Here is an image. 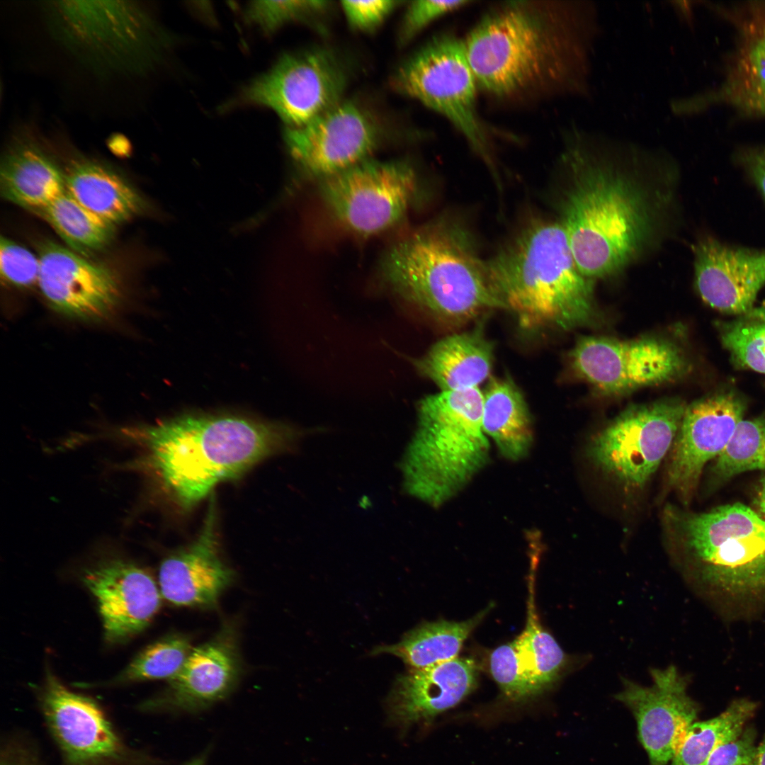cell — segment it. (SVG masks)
Instances as JSON below:
<instances>
[{"label": "cell", "mask_w": 765, "mask_h": 765, "mask_svg": "<svg viewBox=\"0 0 765 765\" xmlns=\"http://www.w3.org/2000/svg\"><path fill=\"white\" fill-rule=\"evenodd\" d=\"M601 33L590 1H505L489 7L463 39L480 90L523 104L589 96Z\"/></svg>", "instance_id": "1"}, {"label": "cell", "mask_w": 765, "mask_h": 765, "mask_svg": "<svg viewBox=\"0 0 765 765\" xmlns=\"http://www.w3.org/2000/svg\"><path fill=\"white\" fill-rule=\"evenodd\" d=\"M564 136L570 182L560 222L581 273L613 275L645 249L655 229L657 198L636 171L648 151L574 127Z\"/></svg>", "instance_id": "2"}, {"label": "cell", "mask_w": 765, "mask_h": 765, "mask_svg": "<svg viewBox=\"0 0 765 765\" xmlns=\"http://www.w3.org/2000/svg\"><path fill=\"white\" fill-rule=\"evenodd\" d=\"M139 449L123 470L152 477L183 508L286 448L289 426L237 414H184L123 431Z\"/></svg>", "instance_id": "3"}, {"label": "cell", "mask_w": 765, "mask_h": 765, "mask_svg": "<svg viewBox=\"0 0 765 765\" xmlns=\"http://www.w3.org/2000/svg\"><path fill=\"white\" fill-rule=\"evenodd\" d=\"M662 521L686 579L720 612L737 618L765 608V520L752 508L691 513L668 505Z\"/></svg>", "instance_id": "4"}, {"label": "cell", "mask_w": 765, "mask_h": 765, "mask_svg": "<svg viewBox=\"0 0 765 765\" xmlns=\"http://www.w3.org/2000/svg\"><path fill=\"white\" fill-rule=\"evenodd\" d=\"M486 262L522 329H572L592 317V280L579 271L560 222L533 221Z\"/></svg>", "instance_id": "5"}, {"label": "cell", "mask_w": 765, "mask_h": 765, "mask_svg": "<svg viewBox=\"0 0 765 765\" xmlns=\"http://www.w3.org/2000/svg\"><path fill=\"white\" fill-rule=\"evenodd\" d=\"M380 271L396 293L448 326L506 310L487 262L452 230L427 229L397 242L384 256Z\"/></svg>", "instance_id": "6"}, {"label": "cell", "mask_w": 765, "mask_h": 765, "mask_svg": "<svg viewBox=\"0 0 765 765\" xmlns=\"http://www.w3.org/2000/svg\"><path fill=\"white\" fill-rule=\"evenodd\" d=\"M479 387L440 391L423 398L407 460L410 492L434 506L453 498L489 460Z\"/></svg>", "instance_id": "7"}, {"label": "cell", "mask_w": 765, "mask_h": 765, "mask_svg": "<svg viewBox=\"0 0 765 765\" xmlns=\"http://www.w3.org/2000/svg\"><path fill=\"white\" fill-rule=\"evenodd\" d=\"M392 84L448 120L492 164L489 131L477 109L479 88L463 39L448 32L433 37L398 67Z\"/></svg>", "instance_id": "8"}, {"label": "cell", "mask_w": 765, "mask_h": 765, "mask_svg": "<svg viewBox=\"0 0 765 765\" xmlns=\"http://www.w3.org/2000/svg\"><path fill=\"white\" fill-rule=\"evenodd\" d=\"M686 407L667 399L628 408L591 439L588 459L625 494L640 492L668 455Z\"/></svg>", "instance_id": "9"}, {"label": "cell", "mask_w": 765, "mask_h": 765, "mask_svg": "<svg viewBox=\"0 0 765 765\" xmlns=\"http://www.w3.org/2000/svg\"><path fill=\"white\" fill-rule=\"evenodd\" d=\"M50 10L60 38L93 64L137 70L154 54V24L130 1H62L54 2Z\"/></svg>", "instance_id": "10"}, {"label": "cell", "mask_w": 765, "mask_h": 765, "mask_svg": "<svg viewBox=\"0 0 765 765\" xmlns=\"http://www.w3.org/2000/svg\"><path fill=\"white\" fill-rule=\"evenodd\" d=\"M416 181L407 162L367 159L322 180L320 194L343 227L368 237L389 229L405 215Z\"/></svg>", "instance_id": "11"}, {"label": "cell", "mask_w": 765, "mask_h": 765, "mask_svg": "<svg viewBox=\"0 0 765 765\" xmlns=\"http://www.w3.org/2000/svg\"><path fill=\"white\" fill-rule=\"evenodd\" d=\"M38 701L62 765L153 764L128 745L97 702L68 688L49 669Z\"/></svg>", "instance_id": "12"}, {"label": "cell", "mask_w": 765, "mask_h": 765, "mask_svg": "<svg viewBox=\"0 0 765 765\" xmlns=\"http://www.w3.org/2000/svg\"><path fill=\"white\" fill-rule=\"evenodd\" d=\"M570 358L579 377L610 395L679 380L690 368L679 345L655 337L584 336L577 341Z\"/></svg>", "instance_id": "13"}, {"label": "cell", "mask_w": 765, "mask_h": 765, "mask_svg": "<svg viewBox=\"0 0 765 765\" xmlns=\"http://www.w3.org/2000/svg\"><path fill=\"white\" fill-rule=\"evenodd\" d=\"M346 79L323 48L285 55L242 91L240 102L273 110L286 128L300 127L341 102Z\"/></svg>", "instance_id": "14"}, {"label": "cell", "mask_w": 765, "mask_h": 765, "mask_svg": "<svg viewBox=\"0 0 765 765\" xmlns=\"http://www.w3.org/2000/svg\"><path fill=\"white\" fill-rule=\"evenodd\" d=\"M379 135L361 106L342 100L304 125L285 128L284 137L302 171L322 181L367 160Z\"/></svg>", "instance_id": "15"}, {"label": "cell", "mask_w": 765, "mask_h": 765, "mask_svg": "<svg viewBox=\"0 0 765 765\" xmlns=\"http://www.w3.org/2000/svg\"><path fill=\"white\" fill-rule=\"evenodd\" d=\"M745 405L731 392L703 397L685 409L668 454L665 487L683 504H688L706 464L715 460L729 443L743 419Z\"/></svg>", "instance_id": "16"}, {"label": "cell", "mask_w": 765, "mask_h": 765, "mask_svg": "<svg viewBox=\"0 0 765 765\" xmlns=\"http://www.w3.org/2000/svg\"><path fill=\"white\" fill-rule=\"evenodd\" d=\"M650 675L651 686L623 679L615 698L633 713L650 765H666L694 722L699 707L687 693V679L675 666L652 669Z\"/></svg>", "instance_id": "17"}, {"label": "cell", "mask_w": 765, "mask_h": 765, "mask_svg": "<svg viewBox=\"0 0 765 765\" xmlns=\"http://www.w3.org/2000/svg\"><path fill=\"white\" fill-rule=\"evenodd\" d=\"M38 285L50 306L74 319L98 320L108 316L121 297L115 273L50 241L39 247Z\"/></svg>", "instance_id": "18"}, {"label": "cell", "mask_w": 765, "mask_h": 765, "mask_svg": "<svg viewBox=\"0 0 765 765\" xmlns=\"http://www.w3.org/2000/svg\"><path fill=\"white\" fill-rule=\"evenodd\" d=\"M82 581L93 594L110 644L144 630L161 606V592L149 573L117 555H106L84 570Z\"/></svg>", "instance_id": "19"}, {"label": "cell", "mask_w": 765, "mask_h": 765, "mask_svg": "<svg viewBox=\"0 0 765 765\" xmlns=\"http://www.w3.org/2000/svg\"><path fill=\"white\" fill-rule=\"evenodd\" d=\"M693 254L696 288L708 305L734 316L755 306L765 286V249L731 245L706 235L697 241Z\"/></svg>", "instance_id": "20"}, {"label": "cell", "mask_w": 765, "mask_h": 765, "mask_svg": "<svg viewBox=\"0 0 765 765\" xmlns=\"http://www.w3.org/2000/svg\"><path fill=\"white\" fill-rule=\"evenodd\" d=\"M240 662L232 633L225 629L193 648L165 689L143 702L146 712L203 710L226 698L237 684Z\"/></svg>", "instance_id": "21"}, {"label": "cell", "mask_w": 765, "mask_h": 765, "mask_svg": "<svg viewBox=\"0 0 765 765\" xmlns=\"http://www.w3.org/2000/svg\"><path fill=\"white\" fill-rule=\"evenodd\" d=\"M477 680L476 664L467 658L409 669L397 678L387 698L388 720L402 732L431 722L469 695Z\"/></svg>", "instance_id": "22"}, {"label": "cell", "mask_w": 765, "mask_h": 765, "mask_svg": "<svg viewBox=\"0 0 765 765\" xmlns=\"http://www.w3.org/2000/svg\"><path fill=\"white\" fill-rule=\"evenodd\" d=\"M232 570L218 550L216 515L212 497L203 528L190 545L166 557L161 563L159 584L162 596L182 606H214L231 584Z\"/></svg>", "instance_id": "23"}, {"label": "cell", "mask_w": 765, "mask_h": 765, "mask_svg": "<svg viewBox=\"0 0 765 765\" xmlns=\"http://www.w3.org/2000/svg\"><path fill=\"white\" fill-rule=\"evenodd\" d=\"M718 9L734 25L737 40L723 83L710 98L765 117V1Z\"/></svg>", "instance_id": "24"}, {"label": "cell", "mask_w": 765, "mask_h": 765, "mask_svg": "<svg viewBox=\"0 0 765 765\" xmlns=\"http://www.w3.org/2000/svg\"><path fill=\"white\" fill-rule=\"evenodd\" d=\"M494 346L479 331L448 335L413 363L441 391L478 387L489 375Z\"/></svg>", "instance_id": "25"}, {"label": "cell", "mask_w": 765, "mask_h": 765, "mask_svg": "<svg viewBox=\"0 0 765 765\" xmlns=\"http://www.w3.org/2000/svg\"><path fill=\"white\" fill-rule=\"evenodd\" d=\"M0 191L5 200L35 212L66 191L64 174L35 145L21 144L1 161Z\"/></svg>", "instance_id": "26"}, {"label": "cell", "mask_w": 765, "mask_h": 765, "mask_svg": "<svg viewBox=\"0 0 765 765\" xmlns=\"http://www.w3.org/2000/svg\"><path fill=\"white\" fill-rule=\"evenodd\" d=\"M67 191L82 206L108 222L128 220L142 208L137 191L114 171L99 163L83 160L64 173Z\"/></svg>", "instance_id": "27"}, {"label": "cell", "mask_w": 765, "mask_h": 765, "mask_svg": "<svg viewBox=\"0 0 765 765\" xmlns=\"http://www.w3.org/2000/svg\"><path fill=\"white\" fill-rule=\"evenodd\" d=\"M482 392L485 434L504 458L512 461L523 458L531 448L533 431L521 392L510 379L493 378Z\"/></svg>", "instance_id": "28"}, {"label": "cell", "mask_w": 765, "mask_h": 765, "mask_svg": "<svg viewBox=\"0 0 765 765\" xmlns=\"http://www.w3.org/2000/svg\"><path fill=\"white\" fill-rule=\"evenodd\" d=\"M491 608L489 606L464 621L439 620L422 624L409 631L398 643L378 646L372 653L393 654L410 669H424L453 660Z\"/></svg>", "instance_id": "29"}, {"label": "cell", "mask_w": 765, "mask_h": 765, "mask_svg": "<svg viewBox=\"0 0 765 765\" xmlns=\"http://www.w3.org/2000/svg\"><path fill=\"white\" fill-rule=\"evenodd\" d=\"M756 709V702L740 698L732 701L720 715L694 722L672 759V765H707L718 747L740 736Z\"/></svg>", "instance_id": "30"}, {"label": "cell", "mask_w": 765, "mask_h": 765, "mask_svg": "<svg viewBox=\"0 0 765 765\" xmlns=\"http://www.w3.org/2000/svg\"><path fill=\"white\" fill-rule=\"evenodd\" d=\"M35 212L53 227L72 251L84 256L103 249L113 237L115 225L85 208L67 190Z\"/></svg>", "instance_id": "31"}, {"label": "cell", "mask_w": 765, "mask_h": 765, "mask_svg": "<svg viewBox=\"0 0 765 765\" xmlns=\"http://www.w3.org/2000/svg\"><path fill=\"white\" fill-rule=\"evenodd\" d=\"M528 612L525 629L514 641L522 676L533 696L557 680L568 658L552 635L541 627L532 606Z\"/></svg>", "instance_id": "32"}, {"label": "cell", "mask_w": 765, "mask_h": 765, "mask_svg": "<svg viewBox=\"0 0 765 765\" xmlns=\"http://www.w3.org/2000/svg\"><path fill=\"white\" fill-rule=\"evenodd\" d=\"M720 341L736 366L765 375V302L720 322Z\"/></svg>", "instance_id": "33"}, {"label": "cell", "mask_w": 765, "mask_h": 765, "mask_svg": "<svg viewBox=\"0 0 765 765\" xmlns=\"http://www.w3.org/2000/svg\"><path fill=\"white\" fill-rule=\"evenodd\" d=\"M193 648L187 637L170 635L140 652L109 685L167 679L181 669Z\"/></svg>", "instance_id": "34"}, {"label": "cell", "mask_w": 765, "mask_h": 765, "mask_svg": "<svg viewBox=\"0 0 765 765\" xmlns=\"http://www.w3.org/2000/svg\"><path fill=\"white\" fill-rule=\"evenodd\" d=\"M765 469V418L742 419L715 460L713 476L723 482L740 473Z\"/></svg>", "instance_id": "35"}, {"label": "cell", "mask_w": 765, "mask_h": 765, "mask_svg": "<svg viewBox=\"0 0 765 765\" xmlns=\"http://www.w3.org/2000/svg\"><path fill=\"white\" fill-rule=\"evenodd\" d=\"M324 0L259 1L248 6L246 17L266 33L285 24L319 16L329 8Z\"/></svg>", "instance_id": "36"}, {"label": "cell", "mask_w": 765, "mask_h": 765, "mask_svg": "<svg viewBox=\"0 0 765 765\" xmlns=\"http://www.w3.org/2000/svg\"><path fill=\"white\" fill-rule=\"evenodd\" d=\"M489 670L504 694L511 700L521 701L533 696L522 676L514 641L492 651Z\"/></svg>", "instance_id": "37"}, {"label": "cell", "mask_w": 765, "mask_h": 765, "mask_svg": "<svg viewBox=\"0 0 765 765\" xmlns=\"http://www.w3.org/2000/svg\"><path fill=\"white\" fill-rule=\"evenodd\" d=\"M472 1L467 0H415L407 6L399 33L404 45L438 18L463 9Z\"/></svg>", "instance_id": "38"}, {"label": "cell", "mask_w": 765, "mask_h": 765, "mask_svg": "<svg viewBox=\"0 0 765 765\" xmlns=\"http://www.w3.org/2000/svg\"><path fill=\"white\" fill-rule=\"evenodd\" d=\"M0 272L1 279L6 283L28 288L38 283L40 260L27 249L1 237Z\"/></svg>", "instance_id": "39"}, {"label": "cell", "mask_w": 765, "mask_h": 765, "mask_svg": "<svg viewBox=\"0 0 765 765\" xmlns=\"http://www.w3.org/2000/svg\"><path fill=\"white\" fill-rule=\"evenodd\" d=\"M400 3L394 0L341 1L348 23L353 28L362 32L378 28Z\"/></svg>", "instance_id": "40"}, {"label": "cell", "mask_w": 765, "mask_h": 765, "mask_svg": "<svg viewBox=\"0 0 765 765\" xmlns=\"http://www.w3.org/2000/svg\"><path fill=\"white\" fill-rule=\"evenodd\" d=\"M756 731L746 727L735 740L718 747L707 765H755Z\"/></svg>", "instance_id": "41"}, {"label": "cell", "mask_w": 765, "mask_h": 765, "mask_svg": "<svg viewBox=\"0 0 765 765\" xmlns=\"http://www.w3.org/2000/svg\"><path fill=\"white\" fill-rule=\"evenodd\" d=\"M735 160L765 200V145L742 148Z\"/></svg>", "instance_id": "42"}, {"label": "cell", "mask_w": 765, "mask_h": 765, "mask_svg": "<svg viewBox=\"0 0 765 765\" xmlns=\"http://www.w3.org/2000/svg\"><path fill=\"white\" fill-rule=\"evenodd\" d=\"M0 765H45L40 754L23 738L11 737L1 747Z\"/></svg>", "instance_id": "43"}, {"label": "cell", "mask_w": 765, "mask_h": 765, "mask_svg": "<svg viewBox=\"0 0 765 765\" xmlns=\"http://www.w3.org/2000/svg\"><path fill=\"white\" fill-rule=\"evenodd\" d=\"M752 508L765 520V474L760 479L756 487Z\"/></svg>", "instance_id": "44"}, {"label": "cell", "mask_w": 765, "mask_h": 765, "mask_svg": "<svg viewBox=\"0 0 765 765\" xmlns=\"http://www.w3.org/2000/svg\"><path fill=\"white\" fill-rule=\"evenodd\" d=\"M755 765H765V735L756 747Z\"/></svg>", "instance_id": "45"}, {"label": "cell", "mask_w": 765, "mask_h": 765, "mask_svg": "<svg viewBox=\"0 0 765 765\" xmlns=\"http://www.w3.org/2000/svg\"><path fill=\"white\" fill-rule=\"evenodd\" d=\"M206 757L205 755H201L196 759H193L191 761L188 762L185 765H205Z\"/></svg>", "instance_id": "46"}]
</instances>
